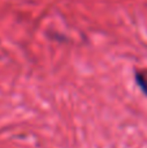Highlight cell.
<instances>
[{
	"instance_id": "obj_1",
	"label": "cell",
	"mask_w": 147,
	"mask_h": 148,
	"mask_svg": "<svg viewBox=\"0 0 147 148\" xmlns=\"http://www.w3.org/2000/svg\"><path fill=\"white\" fill-rule=\"evenodd\" d=\"M135 79H137L138 86H139L141 88H142V91L147 95V81H146V78L141 73L137 72V73H135Z\"/></svg>"
}]
</instances>
